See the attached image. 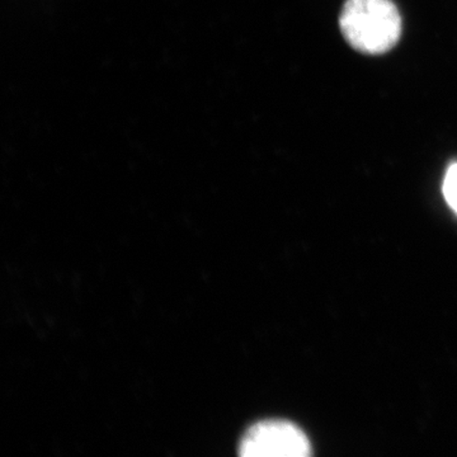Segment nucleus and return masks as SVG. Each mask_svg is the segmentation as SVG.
Returning <instances> with one entry per match:
<instances>
[{
    "instance_id": "f257e3e1",
    "label": "nucleus",
    "mask_w": 457,
    "mask_h": 457,
    "mask_svg": "<svg viewBox=\"0 0 457 457\" xmlns=\"http://www.w3.org/2000/svg\"><path fill=\"white\" fill-rule=\"evenodd\" d=\"M339 29L352 49L383 55L398 45L403 21L393 0H345Z\"/></svg>"
},
{
    "instance_id": "f03ea898",
    "label": "nucleus",
    "mask_w": 457,
    "mask_h": 457,
    "mask_svg": "<svg viewBox=\"0 0 457 457\" xmlns=\"http://www.w3.org/2000/svg\"><path fill=\"white\" fill-rule=\"evenodd\" d=\"M239 453L245 457H306L312 455V445L293 423L266 420L246 431Z\"/></svg>"
},
{
    "instance_id": "7ed1b4c3",
    "label": "nucleus",
    "mask_w": 457,
    "mask_h": 457,
    "mask_svg": "<svg viewBox=\"0 0 457 457\" xmlns=\"http://www.w3.org/2000/svg\"><path fill=\"white\" fill-rule=\"evenodd\" d=\"M444 195L451 209L457 213V163L451 165L445 176Z\"/></svg>"
}]
</instances>
